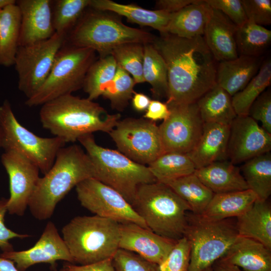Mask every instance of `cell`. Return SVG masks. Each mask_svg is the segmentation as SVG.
Returning a JSON list of instances; mask_svg holds the SVG:
<instances>
[{
	"label": "cell",
	"instance_id": "obj_1",
	"mask_svg": "<svg viewBox=\"0 0 271 271\" xmlns=\"http://www.w3.org/2000/svg\"><path fill=\"white\" fill-rule=\"evenodd\" d=\"M153 45L167 68L166 103H195L216 83V61L203 36L184 38L161 34Z\"/></svg>",
	"mask_w": 271,
	"mask_h": 271
},
{
	"label": "cell",
	"instance_id": "obj_31",
	"mask_svg": "<svg viewBox=\"0 0 271 271\" xmlns=\"http://www.w3.org/2000/svg\"><path fill=\"white\" fill-rule=\"evenodd\" d=\"M240 170L248 189L255 193L258 199L268 200L271 194L270 152L246 161Z\"/></svg>",
	"mask_w": 271,
	"mask_h": 271
},
{
	"label": "cell",
	"instance_id": "obj_18",
	"mask_svg": "<svg viewBox=\"0 0 271 271\" xmlns=\"http://www.w3.org/2000/svg\"><path fill=\"white\" fill-rule=\"evenodd\" d=\"M177 241L134 223H119V248L135 253L158 265L166 257Z\"/></svg>",
	"mask_w": 271,
	"mask_h": 271
},
{
	"label": "cell",
	"instance_id": "obj_14",
	"mask_svg": "<svg viewBox=\"0 0 271 271\" xmlns=\"http://www.w3.org/2000/svg\"><path fill=\"white\" fill-rule=\"evenodd\" d=\"M167 104L170 114L159 126L164 152L188 154L198 142L204 123L197 103Z\"/></svg>",
	"mask_w": 271,
	"mask_h": 271
},
{
	"label": "cell",
	"instance_id": "obj_51",
	"mask_svg": "<svg viewBox=\"0 0 271 271\" xmlns=\"http://www.w3.org/2000/svg\"><path fill=\"white\" fill-rule=\"evenodd\" d=\"M211 266L213 271H243L237 266L227 262L220 258L215 261Z\"/></svg>",
	"mask_w": 271,
	"mask_h": 271
},
{
	"label": "cell",
	"instance_id": "obj_15",
	"mask_svg": "<svg viewBox=\"0 0 271 271\" xmlns=\"http://www.w3.org/2000/svg\"><path fill=\"white\" fill-rule=\"evenodd\" d=\"M1 162L9 178V214L22 216L40 179V169L32 161L13 150L5 151Z\"/></svg>",
	"mask_w": 271,
	"mask_h": 271
},
{
	"label": "cell",
	"instance_id": "obj_46",
	"mask_svg": "<svg viewBox=\"0 0 271 271\" xmlns=\"http://www.w3.org/2000/svg\"><path fill=\"white\" fill-rule=\"evenodd\" d=\"M7 202L8 199L0 198V248L3 252L14 250L12 244L10 242L11 239H23L30 236L28 234L18 233L6 226L5 216L8 212Z\"/></svg>",
	"mask_w": 271,
	"mask_h": 271
},
{
	"label": "cell",
	"instance_id": "obj_39",
	"mask_svg": "<svg viewBox=\"0 0 271 271\" xmlns=\"http://www.w3.org/2000/svg\"><path fill=\"white\" fill-rule=\"evenodd\" d=\"M111 54L118 65L132 76L136 83L145 82L143 77L144 45L127 43L115 48Z\"/></svg>",
	"mask_w": 271,
	"mask_h": 271
},
{
	"label": "cell",
	"instance_id": "obj_24",
	"mask_svg": "<svg viewBox=\"0 0 271 271\" xmlns=\"http://www.w3.org/2000/svg\"><path fill=\"white\" fill-rule=\"evenodd\" d=\"M194 174L214 194L248 189L240 168L228 160L196 169Z\"/></svg>",
	"mask_w": 271,
	"mask_h": 271
},
{
	"label": "cell",
	"instance_id": "obj_13",
	"mask_svg": "<svg viewBox=\"0 0 271 271\" xmlns=\"http://www.w3.org/2000/svg\"><path fill=\"white\" fill-rule=\"evenodd\" d=\"M75 187L81 206L95 215L120 224L134 223L149 228L125 199L108 186L90 178L82 181Z\"/></svg>",
	"mask_w": 271,
	"mask_h": 271
},
{
	"label": "cell",
	"instance_id": "obj_36",
	"mask_svg": "<svg viewBox=\"0 0 271 271\" xmlns=\"http://www.w3.org/2000/svg\"><path fill=\"white\" fill-rule=\"evenodd\" d=\"M271 83V60H264L256 75L245 87L232 96V103L237 116L248 115L252 104Z\"/></svg>",
	"mask_w": 271,
	"mask_h": 271
},
{
	"label": "cell",
	"instance_id": "obj_8",
	"mask_svg": "<svg viewBox=\"0 0 271 271\" xmlns=\"http://www.w3.org/2000/svg\"><path fill=\"white\" fill-rule=\"evenodd\" d=\"M235 221L213 220L188 213L185 236L191 246L189 271L212 266L227 252L238 236Z\"/></svg>",
	"mask_w": 271,
	"mask_h": 271
},
{
	"label": "cell",
	"instance_id": "obj_3",
	"mask_svg": "<svg viewBox=\"0 0 271 271\" xmlns=\"http://www.w3.org/2000/svg\"><path fill=\"white\" fill-rule=\"evenodd\" d=\"M93 177L92 163L80 146L61 148L51 168L37 183L28 205L31 214L39 220L49 219L57 204L73 187Z\"/></svg>",
	"mask_w": 271,
	"mask_h": 271
},
{
	"label": "cell",
	"instance_id": "obj_41",
	"mask_svg": "<svg viewBox=\"0 0 271 271\" xmlns=\"http://www.w3.org/2000/svg\"><path fill=\"white\" fill-rule=\"evenodd\" d=\"M191 246L185 237L178 240L164 260L159 265L160 271H189Z\"/></svg>",
	"mask_w": 271,
	"mask_h": 271
},
{
	"label": "cell",
	"instance_id": "obj_32",
	"mask_svg": "<svg viewBox=\"0 0 271 271\" xmlns=\"http://www.w3.org/2000/svg\"><path fill=\"white\" fill-rule=\"evenodd\" d=\"M162 183L186 202L196 214L203 213L214 194L194 173Z\"/></svg>",
	"mask_w": 271,
	"mask_h": 271
},
{
	"label": "cell",
	"instance_id": "obj_43",
	"mask_svg": "<svg viewBox=\"0 0 271 271\" xmlns=\"http://www.w3.org/2000/svg\"><path fill=\"white\" fill-rule=\"evenodd\" d=\"M248 115L271 134V91L267 89L253 102L249 110Z\"/></svg>",
	"mask_w": 271,
	"mask_h": 271
},
{
	"label": "cell",
	"instance_id": "obj_35",
	"mask_svg": "<svg viewBox=\"0 0 271 271\" xmlns=\"http://www.w3.org/2000/svg\"><path fill=\"white\" fill-rule=\"evenodd\" d=\"M239 55L259 58L271 42V31L247 21L238 27L235 36Z\"/></svg>",
	"mask_w": 271,
	"mask_h": 271
},
{
	"label": "cell",
	"instance_id": "obj_7",
	"mask_svg": "<svg viewBox=\"0 0 271 271\" xmlns=\"http://www.w3.org/2000/svg\"><path fill=\"white\" fill-rule=\"evenodd\" d=\"M94 10L82 15L78 21L68 37L69 45L92 49L103 58L122 44L153 43L156 37L151 34L128 27L113 16Z\"/></svg>",
	"mask_w": 271,
	"mask_h": 271
},
{
	"label": "cell",
	"instance_id": "obj_49",
	"mask_svg": "<svg viewBox=\"0 0 271 271\" xmlns=\"http://www.w3.org/2000/svg\"><path fill=\"white\" fill-rule=\"evenodd\" d=\"M196 1V0H159L156 2L155 8L156 10L173 14Z\"/></svg>",
	"mask_w": 271,
	"mask_h": 271
},
{
	"label": "cell",
	"instance_id": "obj_56",
	"mask_svg": "<svg viewBox=\"0 0 271 271\" xmlns=\"http://www.w3.org/2000/svg\"><path fill=\"white\" fill-rule=\"evenodd\" d=\"M1 11H2V10H0V15H1Z\"/></svg>",
	"mask_w": 271,
	"mask_h": 271
},
{
	"label": "cell",
	"instance_id": "obj_54",
	"mask_svg": "<svg viewBox=\"0 0 271 271\" xmlns=\"http://www.w3.org/2000/svg\"><path fill=\"white\" fill-rule=\"evenodd\" d=\"M3 144V132L0 126V149L2 148Z\"/></svg>",
	"mask_w": 271,
	"mask_h": 271
},
{
	"label": "cell",
	"instance_id": "obj_23",
	"mask_svg": "<svg viewBox=\"0 0 271 271\" xmlns=\"http://www.w3.org/2000/svg\"><path fill=\"white\" fill-rule=\"evenodd\" d=\"M261 64L258 58L244 55L219 62L216 83L232 97L245 87L257 73Z\"/></svg>",
	"mask_w": 271,
	"mask_h": 271
},
{
	"label": "cell",
	"instance_id": "obj_4",
	"mask_svg": "<svg viewBox=\"0 0 271 271\" xmlns=\"http://www.w3.org/2000/svg\"><path fill=\"white\" fill-rule=\"evenodd\" d=\"M132 206L155 233L176 241L184 236L191 209L167 185L157 181L140 186Z\"/></svg>",
	"mask_w": 271,
	"mask_h": 271
},
{
	"label": "cell",
	"instance_id": "obj_44",
	"mask_svg": "<svg viewBox=\"0 0 271 271\" xmlns=\"http://www.w3.org/2000/svg\"><path fill=\"white\" fill-rule=\"evenodd\" d=\"M248 21L263 26L271 24V1L241 0Z\"/></svg>",
	"mask_w": 271,
	"mask_h": 271
},
{
	"label": "cell",
	"instance_id": "obj_25",
	"mask_svg": "<svg viewBox=\"0 0 271 271\" xmlns=\"http://www.w3.org/2000/svg\"><path fill=\"white\" fill-rule=\"evenodd\" d=\"M235 221L238 235L259 241L271 249V206L268 200L257 199Z\"/></svg>",
	"mask_w": 271,
	"mask_h": 271
},
{
	"label": "cell",
	"instance_id": "obj_11",
	"mask_svg": "<svg viewBox=\"0 0 271 271\" xmlns=\"http://www.w3.org/2000/svg\"><path fill=\"white\" fill-rule=\"evenodd\" d=\"M65 38L66 36L55 33L47 40L18 47L14 62L18 88L27 98L44 83Z\"/></svg>",
	"mask_w": 271,
	"mask_h": 271
},
{
	"label": "cell",
	"instance_id": "obj_16",
	"mask_svg": "<svg viewBox=\"0 0 271 271\" xmlns=\"http://www.w3.org/2000/svg\"><path fill=\"white\" fill-rule=\"evenodd\" d=\"M271 134L248 115L237 116L230 125L227 158L237 164L270 152Z\"/></svg>",
	"mask_w": 271,
	"mask_h": 271
},
{
	"label": "cell",
	"instance_id": "obj_47",
	"mask_svg": "<svg viewBox=\"0 0 271 271\" xmlns=\"http://www.w3.org/2000/svg\"><path fill=\"white\" fill-rule=\"evenodd\" d=\"M112 258L85 265L65 263L59 271H115Z\"/></svg>",
	"mask_w": 271,
	"mask_h": 271
},
{
	"label": "cell",
	"instance_id": "obj_19",
	"mask_svg": "<svg viewBox=\"0 0 271 271\" xmlns=\"http://www.w3.org/2000/svg\"><path fill=\"white\" fill-rule=\"evenodd\" d=\"M50 0H19L21 21L19 47L50 38L55 33Z\"/></svg>",
	"mask_w": 271,
	"mask_h": 271
},
{
	"label": "cell",
	"instance_id": "obj_45",
	"mask_svg": "<svg viewBox=\"0 0 271 271\" xmlns=\"http://www.w3.org/2000/svg\"><path fill=\"white\" fill-rule=\"evenodd\" d=\"M212 8L224 14L237 27L244 25L247 21L241 0H205Z\"/></svg>",
	"mask_w": 271,
	"mask_h": 271
},
{
	"label": "cell",
	"instance_id": "obj_38",
	"mask_svg": "<svg viewBox=\"0 0 271 271\" xmlns=\"http://www.w3.org/2000/svg\"><path fill=\"white\" fill-rule=\"evenodd\" d=\"M90 0H58L52 11L55 32L66 36L78 22L84 11L89 7Z\"/></svg>",
	"mask_w": 271,
	"mask_h": 271
},
{
	"label": "cell",
	"instance_id": "obj_37",
	"mask_svg": "<svg viewBox=\"0 0 271 271\" xmlns=\"http://www.w3.org/2000/svg\"><path fill=\"white\" fill-rule=\"evenodd\" d=\"M117 64L111 55L100 58L95 61L86 75L83 86L90 100L97 99L103 93L113 80L116 73Z\"/></svg>",
	"mask_w": 271,
	"mask_h": 271
},
{
	"label": "cell",
	"instance_id": "obj_9",
	"mask_svg": "<svg viewBox=\"0 0 271 271\" xmlns=\"http://www.w3.org/2000/svg\"><path fill=\"white\" fill-rule=\"evenodd\" d=\"M92 49L71 45L58 52L48 76L40 88L27 98L26 104L35 106L58 97L71 94L83 87L87 73L95 61Z\"/></svg>",
	"mask_w": 271,
	"mask_h": 271
},
{
	"label": "cell",
	"instance_id": "obj_33",
	"mask_svg": "<svg viewBox=\"0 0 271 271\" xmlns=\"http://www.w3.org/2000/svg\"><path fill=\"white\" fill-rule=\"evenodd\" d=\"M143 77L151 86L154 97L161 98L168 95L167 68L166 63L153 44L144 45Z\"/></svg>",
	"mask_w": 271,
	"mask_h": 271
},
{
	"label": "cell",
	"instance_id": "obj_6",
	"mask_svg": "<svg viewBox=\"0 0 271 271\" xmlns=\"http://www.w3.org/2000/svg\"><path fill=\"white\" fill-rule=\"evenodd\" d=\"M61 231L74 262L80 265L112 258L119 249V223L109 219L78 216Z\"/></svg>",
	"mask_w": 271,
	"mask_h": 271
},
{
	"label": "cell",
	"instance_id": "obj_48",
	"mask_svg": "<svg viewBox=\"0 0 271 271\" xmlns=\"http://www.w3.org/2000/svg\"><path fill=\"white\" fill-rule=\"evenodd\" d=\"M170 114V110L166 103L158 100H151L144 118L153 121L166 119Z\"/></svg>",
	"mask_w": 271,
	"mask_h": 271
},
{
	"label": "cell",
	"instance_id": "obj_50",
	"mask_svg": "<svg viewBox=\"0 0 271 271\" xmlns=\"http://www.w3.org/2000/svg\"><path fill=\"white\" fill-rule=\"evenodd\" d=\"M151 100L147 95L142 93L134 92L132 97V105L138 111H146Z\"/></svg>",
	"mask_w": 271,
	"mask_h": 271
},
{
	"label": "cell",
	"instance_id": "obj_30",
	"mask_svg": "<svg viewBox=\"0 0 271 271\" xmlns=\"http://www.w3.org/2000/svg\"><path fill=\"white\" fill-rule=\"evenodd\" d=\"M21 17L16 4L9 5L1 11L0 15V65H14L19 47Z\"/></svg>",
	"mask_w": 271,
	"mask_h": 271
},
{
	"label": "cell",
	"instance_id": "obj_17",
	"mask_svg": "<svg viewBox=\"0 0 271 271\" xmlns=\"http://www.w3.org/2000/svg\"><path fill=\"white\" fill-rule=\"evenodd\" d=\"M0 256L14 261L19 271H26L32 265L42 262L50 263L54 268L58 260L74 262L65 242L52 221L47 223L33 247L25 250L3 252Z\"/></svg>",
	"mask_w": 271,
	"mask_h": 271
},
{
	"label": "cell",
	"instance_id": "obj_12",
	"mask_svg": "<svg viewBox=\"0 0 271 271\" xmlns=\"http://www.w3.org/2000/svg\"><path fill=\"white\" fill-rule=\"evenodd\" d=\"M109 134L119 152L138 163L149 165L165 153L159 126L146 118L120 120Z\"/></svg>",
	"mask_w": 271,
	"mask_h": 271
},
{
	"label": "cell",
	"instance_id": "obj_55",
	"mask_svg": "<svg viewBox=\"0 0 271 271\" xmlns=\"http://www.w3.org/2000/svg\"><path fill=\"white\" fill-rule=\"evenodd\" d=\"M202 271H213L212 266H209L207 268H206L205 269L202 270Z\"/></svg>",
	"mask_w": 271,
	"mask_h": 271
},
{
	"label": "cell",
	"instance_id": "obj_34",
	"mask_svg": "<svg viewBox=\"0 0 271 271\" xmlns=\"http://www.w3.org/2000/svg\"><path fill=\"white\" fill-rule=\"evenodd\" d=\"M157 181L164 182L194 173L196 167L186 154L166 152L148 165Z\"/></svg>",
	"mask_w": 271,
	"mask_h": 271
},
{
	"label": "cell",
	"instance_id": "obj_10",
	"mask_svg": "<svg viewBox=\"0 0 271 271\" xmlns=\"http://www.w3.org/2000/svg\"><path fill=\"white\" fill-rule=\"evenodd\" d=\"M0 126L3 132L2 148L22 154L43 175L51 168L57 153L66 144L60 138H42L25 127L16 118L8 99L0 106Z\"/></svg>",
	"mask_w": 271,
	"mask_h": 271
},
{
	"label": "cell",
	"instance_id": "obj_26",
	"mask_svg": "<svg viewBox=\"0 0 271 271\" xmlns=\"http://www.w3.org/2000/svg\"><path fill=\"white\" fill-rule=\"evenodd\" d=\"M211 12V8L205 0H196L172 14L165 33L184 38L203 36Z\"/></svg>",
	"mask_w": 271,
	"mask_h": 271
},
{
	"label": "cell",
	"instance_id": "obj_52",
	"mask_svg": "<svg viewBox=\"0 0 271 271\" xmlns=\"http://www.w3.org/2000/svg\"><path fill=\"white\" fill-rule=\"evenodd\" d=\"M0 271H19L12 260L0 256Z\"/></svg>",
	"mask_w": 271,
	"mask_h": 271
},
{
	"label": "cell",
	"instance_id": "obj_27",
	"mask_svg": "<svg viewBox=\"0 0 271 271\" xmlns=\"http://www.w3.org/2000/svg\"><path fill=\"white\" fill-rule=\"evenodd\" d=\"M89 7L100 11H110L125 17L141 26H149L165 34L172 14L155 10H150L138 6L117 3L110 0H90Z\"/></svg>",
	"mask_w": 271,
	"mask_h": 271
},
{
	"label": "cell",
	"instance_id": "obj_22",
	"mask_svg": "<svg viewBox=\"0 0 271 271\" xmlns=\"http://www.w3.org/2000/svg\"><path fill=\"white\" fill-rule=\"evenodd\" d=\"M220 259L243 271H271V249L249 238L238 236Z\"/></svg>",
	"mask_w": 271,
	"mask_h": 271
},
{
	"label": "cell",
	"instance_id": "obj_40",
	"mask_svg": "<svg viewBox=\"0 0 271 271\" xmlns=\"http://www.w3.org/2000/svg\"><path fill=\"white\" fill-rule=\"evenodd\" d=\"M136 84L129 74L117 65L115 76L102 96L110 101L112 107L122 111L132 98Z\"/></svg>",
	"mask_w": 271,
	"mask_h": 271
},
{
	"label": "cell",
	"instance_id": "obj_29",
	"mask_svg": "<svg viewBox=\"0 0 271 271\" xmlns=\"http://www.w3.org/2000/svg\"><path fill=\"white\" fill-rule=\"evenodd\" d=\"M204 123L230 125L237 116L232 97L217 83L196 102Z\"/></svg>",
	"mask_w": 271,
	"mask_h": 271
},
{
	"label": "cell",
	"instance_id": "obj_28",
	"mask_svg": "<svg viewBox=\"0 0 271 271\" xmlns=\"http://www.w3.org/2000/svg\"><path fill=\"white\" fill-rule=\"evenodd\" d=\"M257 199L256 195L249 189L214 194L200 215L213 220L237 217L248 209Z\"/></svg>",
	"mask_w": 271,
	"mask_h": 271
},
{
	"label": "cell",
	"instance_id": "obj_5",
	"mask_svg": "<svg viewBox=\"0 0 271 271\" xmlns=\"http://www.w3.org/2000/svg\"><path fill=\"white\" fill-rule=\"evenodd\" d=\"M78 141L92 163L93 178L116 191L131 206L140 186L157 181L148 166L131 160L119 151L98 145L92 134L83 136Z\"/></svg>",
	"mask_w": 271,
	"mask_h": 271
},
{
	"label": "cell",
	"instance_id": "obj_53",
	"mask_svg": "<svg viewBox=\"0 0 271 271\" xmlns=\"http://www.w3.org/2000/svg\"><path fill=\"white\" fill-rule=\"evenodd\" d=\"M16 1L14 0H0V10H2L6 6L16 4Z\"/></svg>",
	"mask_w": 271,
	"mask_h": 271
},
{
	"label": "cell",
	"instance_id": "obj_2",
	"mask_svg": "<svg viewBox=\"0 0 271 271\" xmlns=\"http://www.w3.org/2000/svg\"><path fill=\"white\" fill-rule=\"evenodd\" d=\"M40 119L43 127L66 143L74 142L93 132H110L120 119L119 113L109 114L99 104L71 94L42 105Z\"/></svg>",
	"mask_w": 271,
	"mask_h": 271
},
{
	"label": "cell",
	"instance_id": "obj_21",
	"mask_svg": "<svg viewBox=\"0 0 271 271\" xmlns=\"http://www.w3.org/2000/svg\"><path fill=\"white\" fill-rule=\"evenodd\" d=\"M230 125L216 123H204L201 136L195 148L188 155L196 169L215 162L228 160L227 146Z\"/></svg>",
	"mask_w": 271,
	"mask_h": 271
},
{
	"label": "cell",
	"instance_id": "obj_42",
	"mask_svg": "<svg viewBox=\"0 0 271 271\" xmlns=\"http://www.w3.org/2000/svg\"><path fill=\"white\" fill-rule=\"evenodd\" d=\"M112 262L115 271H160L158 264L119 248L114 255Z\"/></svg>",
	"mask_w": 271,
	"mask_h": 271
},
{
	"label": "cell",
	"instance_id": "obj_20",
	"mask_svg": "<svg viewBox=\"0 0 271 271\" xmlns=\"http://www.w3.org/2000/svg\"><path fill=\"white\" fill-rule=\"evenodd\" d=\"M237 28L222 12L211 8L203 37L216 61L230 60L239 56L235 40Z\"/></svg>",
	"mask_w": 271,
	"mask_h": 271
}]
</instances>
